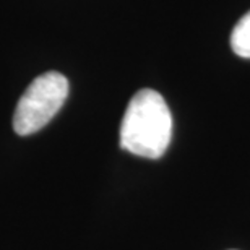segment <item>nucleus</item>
Segmentation results:
<instances>
[{"label":"nucleus","instance_id":"nucleus-3","mask_svg":"<svg viewBox=\"0 0 250 250\" xmlns=\"http://www.w3.org/2000/svg\"><path fill=\"white\" fill-rule=\"evenodd\" d=\"M231 47L236 56L250 59V12L239 20L231 33Z\"/></svg>","mask_w":250,"mask_h":250},{"label":"nucleus","instance_id":"nucleus-2","mask_svg":"<svg viewBox=\"0 0 250 250\" xmlns=\"http://www.w3.org/2000/svg\"><path fill=\"white\" fill-rule=\"evenodd\" d=\"M68 96V80L59 72L34 78L21 94L13 114V128L18 135L39 132L61 111Z\"/></svg>","mask_w":250,"mask_h":250},{"label":"nucleus","instance_id":"nucleus-1","mask_svg":"<svg viewBox=\"0 0 250 250\" xmlns=\"http://www.w3.org/2000/svg\"><path fill=\"white\" fill-rule=\"evenodd\" d=\"M172 138V116L164 98L145 88L130 99L121 125V146L135 156L161 158Z\"/></svg>","mask_w":250,"mask_h":250}]
</instances>
